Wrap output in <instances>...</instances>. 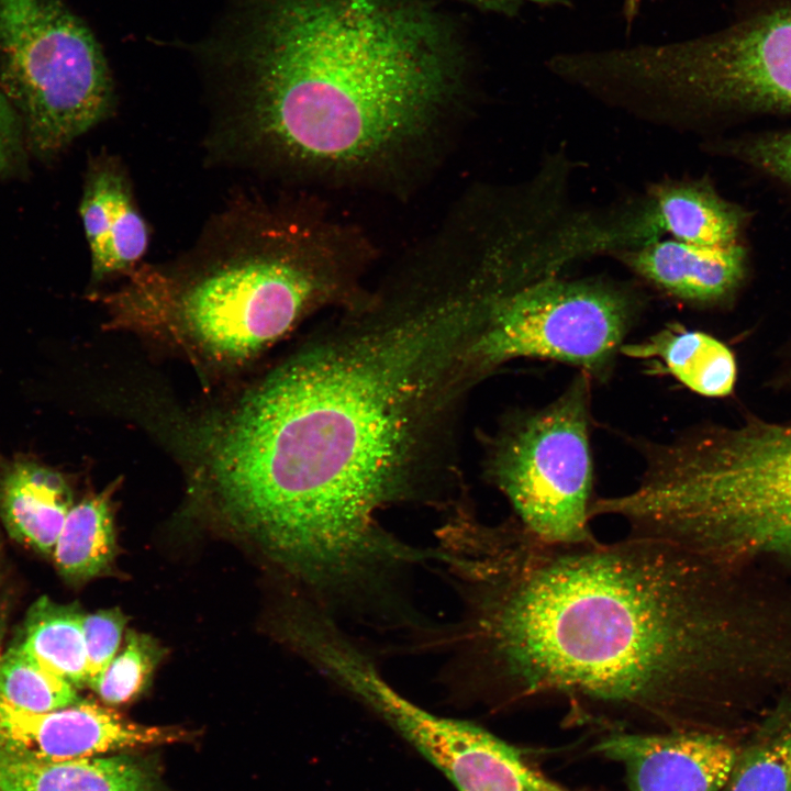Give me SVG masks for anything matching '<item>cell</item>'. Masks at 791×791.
<instances>
[{
	"mask_svg": "<svg viewBox=\"0 0 791 791\" xmlns=\"http://www.w3.org/2000/svg\"><path fill=\"white\" fill-rule=\"evenodd\" d=\"M4 791H164L155 770L131 756L40 760L0 750Z\"/></svg>",
	"mask_w": 791,
	"mask_h": 791,
	"instance_id": "cell-16",
	"label": "cell"
},
{
	"mask_svg": "<svg viewBox=\"0 0 791 791\" xmlns=\"http://www.w3.org/2000/svg\"><path fill=\"white\" fill-rule=\"evenodd\" d=\"M620 354L657 360L668 375L704 397L731 394L737 378L735 357L723 342L679 324L665 326L643 341L624 343Z\"/></svg>",
	"mask_w": 791,
	"mask_h": 791,
	"instance_id": "cell-17",
	"label": "cell"
},
{
	"mask_svg": "<svg viewBox=\"0 0 791 791\" xmlns=\"http://www.w3.org/2000/svg\"><path fill=\"white\" fill-rule=\"evenodd\" d=\"M77 688L35 660L19 644L0 654V702L33 713L77 703Z\"/></svg>",
	"mask_w": 791,
	"mask_h": 791,
	"instance_id": "cell-20",
	"label": "cell"
},
{
	"mask_svg": "<svg viewBox=\"0 0 791 791\" xmlns=\"http://www.w3.org/2000/svg\"><path fill=\"white\" fill-rule=\"evenodd\" d=\"M201 430L198 486L286 575L326 599L386 587L416 557L380 514L433 494L477 382L488 303L457 270L361 294Z\"/></svg>",
	"mask_w": 791,
	"mask_h": 791,
	"instance_id": "cell-1",
	"label": "cell"
},
{
	"mask_svg": "<svg viewBox=\"0 0 791 791\" xmlns=\"http://www.w3.org/2000/svg\"><path fill=\"white\" fill-rule=\"evenodd\" d=\"M461 638L498 704L556 699L578 721L710 729L755 679L791 678V597L672 543L546 545L528 534L455 550Z\"/></svg>",
	"mask_w": 791,
	"mask_h": 791,
	"instance_id": "cell-2",
	"label": "cell"
},
{
	"mask_svg": "<svg viewBox=\"0 0 791 791\" xmlns=\"http://www.w3.org/2000/svg\"><path fill=\"white\" fill-rule=\"evenodd\" d=\"M0 791H4V790L0 787Z\"/></svg>",
	"mask_w": 791,
	"mask_h": 791,
	"instance_id": "cell-28",
	"label": "cell"
},
{
	"mask_svg": "<svg viewBox=\"0 0 791 791\" xmlns=\"http://www.w3.org/2000/svg\"><path fill=\"white\" fill-rule=\"evenodd\" d=\"M126 619L119 609L83 614L82 630L88 660V683L92 688L119 649Z\"/></svg>",
	"mask_w": 791,
	"mask_h": 791,
	"instance_id": "cell-23",
	"label": "cell"
},
{
	"mask_svg": "<svg viewBox=\"0 0 791 791\" xmlns=\"http://www.w3.org/2000/svg\"><path fill=\"white\" fill-rule=\"evenodd\" d=\"M296 647L326 679L401 735L458 791H568L534 770L514 746L489 731L436 715L399 693L334 616H311L300 628Z\"/></svg>",
	"mask_w": 791,
	"mask_h": 791,
	"instance_id": "cell-8",
	"label": "cell"
},
{
	"mask_svg": "<svg viewBox=\"0 0 791 791\" xmlns=\"http://www.w3.org/2000/svg\"><path fill=\"white\" fill-rule=\"evenodd\" d=\"M745 152L756 166L791 183V131L759 137Z\"/></svg>",
	"mask_w": 791,
	"mask_h": 791,
	"instance_id": "cell-24",
	"label": "cell"
},
{
	"mask_svg": "<svg viewBox=\"0 0 791 791\" xmlns=\"http://www.w3.org/2000/svg\"><path fill=\"white\" fill-rule=\"evenodd\" d=\"M642 308L631 289L549 277L497 298L470 357L479 379L515 359L569 365L605 382Z\"/></svg>",
	"mask_w": 791,
	"mask_h": 791,
	"instance_id": "cell-9",
	"label": "cell"
},
{
	"mask_svg": "<svg viewBox=\"0 0 791 791\" xmlns=\"http://www.w3.org/2000/svg\"><path fill=\"white\" fill-rule=\"evenodd\" d=\"M592 382L579 371L557 398L511 414L488 441L487 478L542 544L597 541L590 526Z\"/></svg>",
	"mask_w": 791,
	"mask_h": 791,
	"instance_id": "cell-7",
	"label": "cell"
},
{
	"mask_svg": "<svg viewBox=\"0 0 791 791\" xmlns=\"http://www.w3.org/2000/svg\"><path fill=\"white\" fill-rule=\"evenodd\" d=\"M638 0H626V13L627 16L631 18L635 14V11L637 9Z\"/></svg>",
	"mask_w": 791,
	"mask_h": 791,
	"instance_id": "cell-27",
	"label": "cell"
},
{
	"mask_svg": "<svg viewBox=\"0 0 791 791\" xmlns=\"http://www.w3.org/2000/svg\"><path fill=\"white\" fill-rule=\"evenodd\" d=\"M188 732L145 725L93 702L26 712L0 702V750L40 760L93 757L185 740Z\"/></svg>",
	"mask_w": 791,
	"mask_h": 791,
	"instance_id": "cell-11",
	"label": "cell"
},
{
	"mask_svg": "<svg viewBox=\"0 0 791 791\" xmlns=\"http://www.w3.org/2000/svg\"><path fill=\"white\" fill-rule=\"evenodd\" d=\"M594 750L623 766L630 791H721L740 748L717 731H615Z\"/></svg>",
	"mask_w": 791,
	"mask_h": 791,
	"instance_id": "cell-12",
	"label": "cell"
},
{
	"mask_svg": "<svg viewBox=\"0 0 791 791\" xmlns=\"http://www.w3.org/2000/svg\"><path fill=\"white\" fill-rule=\"evenodd\" d=\"M79 213L94 281L130 274L141 265L149 229L120 159L102 154L90 163Z\"/></svg>",
	"mask_w": 791,
	"mask_h": 791,
	"instance_id": "cell-13",
	"label": "cell"
},
{
	"mask_svg": "<svg viewBox=\"0 0 791 791\" xmlns=\"http://www.w3.org/2000/svg\"><path fill=\"white\" fill-rule=\"evenodd\" d=\"M368 255L360 234L307 202L243 198L176 264L137 266L112 301L163 319L211 360L238 363L319 308L355 300Z\"/></svg>",
	"mask_w": 791,
	"mask_h": 791,
	"instance_id": "cell-4",
	"label": "cell"
},
{
	"mask_svg": "<svg viewBox=\"0 0 791 791\" xmlns=\"http://www.w3.org/2000/svg\"><path fill=\"white\" fill-rule=\"evenodd\" d=\"M0 91L26 146L43 159L59 155L114 108L99 44L59 0H0Z\"/></svg>",
	"mask_w": 791,
	"mask_h": 791,
	"instance_id": "cell-6",
	"label": "cell"
},
{
	"mask_svg": "<svg viewBox=\"0 0 791 791\" xmlns=\"http://www.w3.org/2000/svg\"><path fill=\"white\" fill-rule=\"evenodd\" d=\"M215 53L223 158L291 176H387L457 105L464 64L415 0H241Z\"/></svg>",
	"mask_w": 791,
	"mask_h": 791,
	"instance_id": "cell-3",
	"label": "cell"
},
{
	"mask_svg": "<svg viewBox=\"0 0 791 791\" xmlns=\"http://www.w3.org/2000/svg\"><path fill=\"white\" fill-rule=\"evenodd\" d=\"M163 655L164 649L154 638L131 631L121 653L91 689L109 704L127 703L148 686Z\"/></svg>",
	"mask_w": 791,
	"mask_h": 791,
	"instance_id": "cell-22",
	"label": "cell"
},
{
	"mask_svg": "<svg viewBox=\"0 0 791 791\" xmlns=\"http://www.w3.org/2000/svg\"><path fill=\"white\" fill-rule=\"evenodd\" d=\"M670 69L699 114L791 112V0H749L729 25L676 42Z\"/></svg>",
	"mask_w": 791,
	"mask_h": 791,
	"instance_id": "cell-10",
	"label": "cell"
},
{
	"mask_svg": "<svg viewBox=\"0 0 791 791\" xmlns=\"http://www.w3.org/2000/svg\"><path fill=\"white\" fill-rule=\"evenodd\" d=\"M25 146L20 120L0 91V177L19 166Z\"/></svg>",
	"mask_w": 791,
	"mask_h": 791,
	"instance_id": "cell-25",
	"label": "cell"
},
{
	"mask_svg": "<svg viewBox=\"0 0 791 791\" xmlns=\"http://www.w3.org/2000/svg\"><path fill=\"white\" fill-rule=\"evenodd\" d=\"M112 493L113 489H105L71 506L52 554L66 580H90L113 561L116 543Z\"/></svg>",
	"mask_w": 791,
	"mask_h": 791,
	"instance_id": "cell-18",
	"label": "cell"
},
{
	"mask_svg": "<svg viewBox=\"0 0 791 791\" xmlns=\"http://www.w3.org/2000/svg\"><path fill=\"white\" fill-rule=\"evenodd\" d=\"M482 2L500 10L512 11L524 4L547 5L561 3V0H481Z\"/></svg>",
	"mask_w": 791,
	"mask_h": 791,
	"instance_id": "cell-26",
	"label": "cell"
},
{
	"mask_svg": "<svg viewBox=\"0 0 791 791\" xmlns=\"http://www.w3.org/2000/svg\"><path fill=\"white\" fill-rule=\"evenodd\" d=\"M655 533L736 567L791 562V420L694 426L654 460Z\"/></svg>",
	"mask_w": 791,
	"mask_h": 791,
	"instance_id": "cell-5",
	"label": "cell"
},
{
	"mask_svg": "<svg viewBox=\"0 0 791 791\" xmlns=\"http://www.w3.org/2000/svg\"><path fill=\"white\" fill-rule=\"evenodd\" d=\"M82 617L78 608L42 597L30 609L19 643L43 667L76 688L88 683Z\"/></svg>",
	"mask_w": 791,
	"mask_h": 791,
	"instance_id": "cell-19",
	"label": "cell"
},
{
	"mask_svg": "<svg viewBox=\"0 0 791 791\" xmlns=\"http://www.w3.org/2000/svg\"><path fill=\"white\" fill-rule=\"evenodd\" d=\"M729 791H791V718L770 722L739 750Z\"/></svg>",
	"mask_w": 791,
	"mask_h": 791,
	"instance_id": "cell-21",
	"label": "cell"
},
{
	"mask_svg": "<svg viewBox=\"0 0 791 791\" xmlns=\"http://www.w3.org/2000/svg\"><path fill=\"white\" fill-rule=\"evenodd\" d=\"M74 505L60 472L24 455L0 459V520L9 535L49 556Z\"/></svg>",
	"mask_w": 791,
	"mask_h": 791,
	"instance_id": "cell-15",
	"label": "cell"
},
{
	"mask_svg": "<svg viewBox=\"0 0 791 791\" xmlns=\"http://www.w3.org/2000/svg\"><path fill=\"white\" fill-rule=\"evenodd\" d=\"M614 254L657 290L693 305L728 298L745 274V252L736 243L704 246L668 238Z\"/></svg>",
	"mask_w": 791,
	"mask_h": 791,
	"instance_id": "cell-14",
	"label": "cell"
}]
</instances>
